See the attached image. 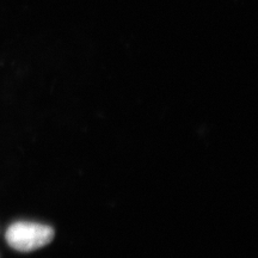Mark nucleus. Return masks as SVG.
Returning a JSON list of instances; mask_svg holds the SVG:
<instances>
[{
	"label": "nucleus",
	"mask_w": 258,
	"mask_h": 258,
	"mask_svg": "<svg viewBox=\"0 0 258 258\" xmlns=\"http://www.w3.org/2000/svg\"><path fill=\"white\" fill-rule=\"evenodd\" d=\"M5 238L12 249L30 252L49 244L54 238V230L37 222L18 221L8 228Z\"/></svg>",
	"instance_id": "obj_1"
}]
</instances>
